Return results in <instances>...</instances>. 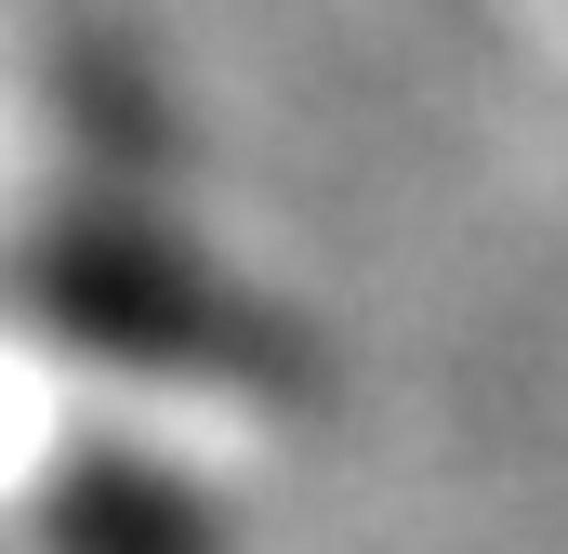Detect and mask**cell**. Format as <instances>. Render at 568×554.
<instances>
[{"instance_id":"obj_1","label":"cell","mask_w":568,"mask_h":554,"mask_svg":"<svg viewBox=\"0 0 568 554\" xmlns=\"http://www.w3.org/2000/svg\"><path fill=\"white\" fill-rule=\"evenodd\" d=\"M40 304L93 343H145V357H252V317L212 290L199 265L145 252V238H53L40 252Z\"/></svg>"}]
</instances>
